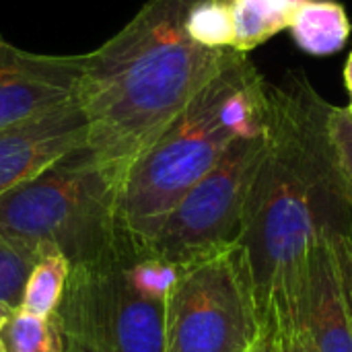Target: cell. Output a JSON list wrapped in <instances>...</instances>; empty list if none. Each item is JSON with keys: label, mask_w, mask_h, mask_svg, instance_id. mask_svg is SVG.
<instances>
[{"label": "cell", "mask_w": 352, "mask_h": 352, "mask_svg": "<svg viewBox=\"0 0 352 352\" xmlns=\"http://www.w3.org/2000/svg\"><path fill=\"white\" fill-rule=\"evenodd\" d=\"M33 260L14 250L0 237V301L19 309L27 276L33 268Z\"/></svg>", "instance_id": "2e32d148"}, {"label": "cell", "mask_w": 352, "mask_h": 352, "mask_svg": "<svg viewBox=\"0 0 352 352\" xmlns=\"http://www.w3.org/2000/svg\"><path fill=\"white\" fill-rule=\"evenodd\" d=\"M344 85H346V91H349V105L346 109L352 113V52L346 60V66H344Z\"/></svg>", "instance_id": "44dd1931"}, {"label": "cell", "mask_w": 352, "mask_h": 352, "mask_svg": "<svg viewBox=\"0 0 352 352\" xmlns=\"http://www.w3.org/2000/svg\"><path fill=\"white\" fill-rule=\"evenodd\" d=\"M82 56L35 54L0 37V128L76 103Z\"/></svg>", "instance_id": "ba28073f"}, {"label": "cell", "mask_w": 352, "mask_h": 352, "mask_svg": "<svg viewBox=\"0 0 352 352\" xmlns=\"http://www.w3.org/2000/svg\"><path fill=\"white\" fill-rule=\"evenodd\" d=\"M184 266L161 260L148 252H138L124 262V274L128 283L144 297L167 301L175 280Z\"/></svg>", "instance_id": "9a60e30c"}, {"label": "cell", "mask_w": 352, "mask_h": 352, "mask_svg": "<svg viewBox=\"0 0 352 352\" xmlns=\"http://www.w3.org/2000/svg\"><path fill=\"white\" fill-rule=\"evenodd\" d=\"M276 338H278V351L280 352H318L305 330L278 332Z\"/></svg>", "instance_id": "ac0fdd59"}, {"label": "cell", "mask_w": 352, "mask_h": 352, "mask_svg": "<svg viewBox=\"0 0 352 352\" xmlns=\"http://www.w3.org/2000/svg\"><path fill=\"white\" fill-rule=\"evenodd\" d=\"M264 87L266 78L248 54H235L128 167L118 212L140 248H148L169 212L229 146L264 124Z\"/></svg>", "instance_id": "3957f363"}, {"label": "cell", "mask_w": 352, "mask_h": 352, "mask_svg": "<svg viewBox=\"0 0 352 352\" xmlns=\"http://www.w3.org/2000/svg\"><path fill=\"white\" fill-rule=\"evenodd\" d=\"M120 188L85 142L0 196V237L33 262L58 254L70 268L146 252L122 225Z\"/></svg>", "instance_id": "277c9868"}, {"label": "cell", "mask_w": 352, "mask_h": 352, "mask_svg": "<svg viewBox=\"0 0 352 352\" xmlns=\"http://www.w3.org/2000/svg\"><path fill=\"white\" fill-rule=\"evenodd\" d=\"M85 142L87 116L80 101L0 128V196L35 177Z\"/></svg>", "instance_id": "9c48e42d"}, {"label": "cell", "mask_w": 352, "mask_h": 352, "mask_svg": "<svg viewBox=\"0 0 352 352\" xmlns=\"http://www.w3.org/2000/svg\"><path fill=\"white\" fill-rule=\"evenodd\" d=\"M229 27V47L248 54L289 29L303 0H219Z\"/></svg>", "instance_id": "8fae6325"}, {"label": "cell", "mask_w": 352, "mask_h": 352, "mask_svg": "<svg viewBox=\"0 0 352 352\" xmlns=\"http://www.w3.org/2000/svg\"><path fill=\"white\" fill-rule=\"evenodd\" d=\"M334 248L340 260V268H342V276H344V285H346V293H349V301L352 307V241H342Z\"/></svg>", "instance_id": "d6986e66"}, {"label": "cell", "mask_w": 352, "mask_h": 352, "mask_svg": "<svg viewBox=\"0 0 352 352\" xmlns=\"http://www.w3.org/2000/svg\"><path fill=\"white\" fill-rule=\"evenodd\" d=\"M295 43L311 56L340 52L351 35V21L336 0H303L289 25Z\"/></svg>", "instance_id": "7c38bea8"}, {"label": "cell", "mask_w": 352, "mask_h": 352, "mask_svg": "<svg viewBox=\"0 0 352 352\" xmlns=\"http://www.w3.org/2000/svg\"><path fill=\"white\" fill-rule=\"evenodd\" d=\"M4 352H64L60 330L52 318L14 311L0 332Z\"/></svg>", "instance_id": "5bb4252c"}, {"label": "cell", "mask_w": 352, "mask_h": 352, "mask_svg": "<svg viewBox=\"0 0 352 352\" xmlns=\"http://www.w3.org/2000/svg\"><path fill=\"white\" fill-rule=\"evenodd\" d=\"M266 157L241 235L266 332L303 330L309 252L320 241H352L346 198L330 138L332 103L303 70L266 80Z\"/></svg>", "instance_id": "6da1fadb"}, {"label": "cell", "mask_w": 352, "mask_h": 352, "mask_svg": "<svg viewBox=\"0 0 352 352\" xmlns=\"http://www.w3.org/2000/svg\"><path fill=\"white\" fill-rule=\"evenodd\" d=\"M198 0H148L113 37L85 54L87 146L124 182L128 167L239 52L194 39Z\"/></svg>", "instance_id": "7a4b0ae2"}, {"label": "cell", "mask_w": 352, "mask_h": 352, "mask_svg": "<svg viewBox=\"0 0 352 352\" xmlns=\"http://www.w3.org/2000/svg\"><path fill=\"white\" fill-rule=\"evenodd\" d=\"M264 334L241 243L182 268L165 301V352H250Z\"/></svg>", "instance_id": "5b68a950"}, {"label": "cell", "mask_w": 352, "mask_h": 352, "mask_svg": "<svg viewBox=\"0 0 352 352\" xmlns=\"http://www.w3.org/2000/svg\"><path fill=\"white\" fill-rule=\"evenodd\" d=\"M330 138L336 155L338 173L352 206V113L346 107L332 105L330 111Z\"/></svg>", "instance_id": "e0dca14e"}, {"label": "cell", "mask_w": 352, "mask_h": 352, "mask_svg": "<svg viewBox=\"0 0 352 352\" xmlns=\"http://www.w3.org/2000/svg\"><path fill=\"white\" fill-rule=\"evenodd\" d=\"M250 352H280L278 351V338H276V334L266 332L264 338H262V340H260Z\"/></svg>", "instance_id": "ffe728a7"}, {"label": "cell", "mask_w": 352, "mask_h": 352, "mask_svg": "<svg viewBox=\"0 0 352 352\" xmlns=\"http://www.w3.org/2000/svg\"><path fill=\"white\" fill-rule=\"evenodd\" d=\"M130 256L70 268L52 316L64 352H165V301L128 283L124 262Z\"/></svg>", "instance_id": "8992f818"}, {"label": "cell", "mask_w": 352, "mask_h": 352, "mask_svg": "<svg viewBox=\"0 0 352 352\" xmlns=\"http://www.w3.org/2000/svg\"><path fill=\"white\" fill-rule=\"evenodd\" d=\"M0 352H4V349H2V342H0Z\"/></svg>", "instance_id": "603a6c76"}, {"label": "cell", "mask_w": 352, "mask_h": 352, "mask_svg": "<svg viewBox=\"0 0 352 352\" xmlns=\"http://www.w3.org/2000/svg\"><path fill=\"white\" fill-rule=\"evenodd\" d=\"M303 330L318 352H352V307L332 241H320L309 252Z\"/></svg>", "instance_id": "30bf717a"}, {"label": "cell", "mask_w": 352, "mask_h": 352, "mask_svg": "<svg viewBox=\"0 0 352 352\" xmlns=\"http://www.w3.org/2000/svg\"><path fill=\"white\" fill-rule=\"evenodd\" d=\"M70 276V262L64 256H45L37 260L27 276L19 311L52 318L60 305Z\"/></svg>", "instance_id": "4fadbf2b"}, {"label": "cell", "mask_w": 352, "mask_h": 352, "mask_svg": "<svg viewBox=\"0 0 352 352\" xmlns=\"http://www.w3.org/2000/svg\"><path fill=\"white\" fill-rule=\"evenodd\" d=\"M16 309L14 307H10V305H6V303H2L0 301V332H2V328L6 326V322L12 318V314H14Z\"/></svg>", "instance_id": "7402d4cb"}, {"label": "cell", "mask_w": 352, "mask_h": 352, "mask_svg": "<svg viewBox=\"0 0 352 352\" xmlns=\"http://www.w3.org/2000/svg\"><path fill=\"white\" fill-rule=\"evenodd\" d=\"M266 148L264 124L239 136L212 171L177 202L146 252L186 266L239 243Z\"/></svg>", "instance_id": "52a82bcc"}]
</instances>
